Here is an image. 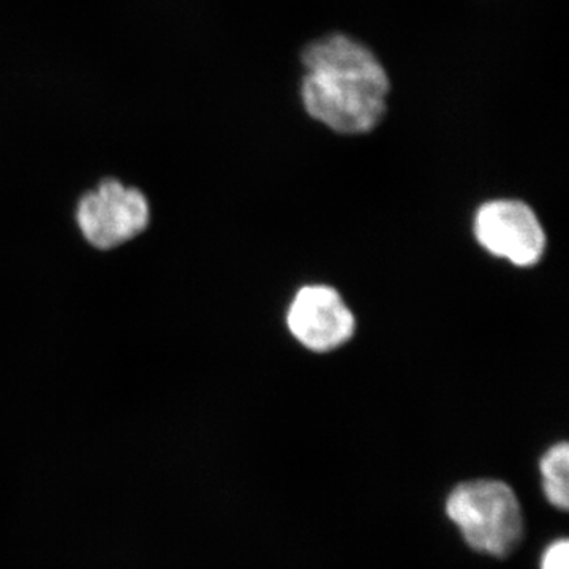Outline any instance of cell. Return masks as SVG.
I'll use <instances>...</instances> for the list:
<instances>
[{
    "label": "cell",
    "instance_id": "obj_1",
    "mask_svg": "<svg viewBox=\"0 0 569 569\" xmlns=\"http://www.w3.org/2000/svg\"><path fill=\"white\" fill-rule=\"evenodd\" d=\"M307 114L340 134L372 132L387 114V70L361 41L332 33L302 51Z\"/></svg>",
    "mask_w": 569,
    "mask_h": 569
},
{
    "label": "cell",
    "instance_id": "obj_2",
    "mask_svg": "<svg viewBox=\"0 0 569 569\" xmlns=\"http://www.w3.org/2000/svg\"><path fill=\"white\" fill-rule=\"evenodd\" d=\"M463 541L486 556L503 559L523 538L522 507L515 490L498 479L460 482L445 503Z\"/></svg>",
    "mask_w": 569,
    "mask_h": 569
},
{
    "label": "cell",
    "instance_id": "obj_3",
    "mask_svg": "<svg viewBox=\"0 0 569 569\" xmlns=\"http://www.w3.org/2000/svg\"><path fill=\"white\" fill-rule=\"evenodd\" d=\"M82 238L100 250L116 249L140 236L151 223V206L141 190L104 179L82 194L77 208Z\"/></svg>",
    "mask_w": 569,
    "mask_h": 569
},
{
    "label": "cell",
    "instance_id": "obj_4",
    "mask_svg": "<svg viewBox=\"0 0 569 569\" xmlns=\"http://www.w3.org/2000/svg\"><path fill=\"white\" fill-rule=\"evenodd\" d=\"M475 239L486 252L518 268L542 260L548 236L531 206L512 198L481 204L473 217Z\"/></svg>",
    "mask_w": 569,
    "mask_h": 569
},
{
    "label": "cell",
    "instance_id": "obj_5",
    "mask_svg": "<svg viewBox=\"0 0 569 569\" xmlns=\"http://www.w3.org/2000/svg\"><path fill=\"white\" fill-rule=\"evenodd\" d=\"M287 326L296 342L312 353H331L353 339L356 317L331 284L299 288L287 310Z\"/></svg>",
    "mask_w": 569,
    "mask_h": 569
},
{
    "label": "cell",
    "instance_id": "obj_6",
    "mask_svg": "<svg viewBox=\"0 0 569 569\" xmlns=\"http://www.w3.org/2000/svg\"><path fill=\"white\" fill-rule=\"evenodd\" d=\"M542 490L553 508L567 511L569 507V447L567 441L552 445L539 460Z\"/></svg>",
    "mask_w": 569,
    "mask_h": 569
},
{
    "label": "cell",
    "instance_id": "obj_7",
    "mask_svg": "<svg viewBox=\"0 0 569 569\" xmlns=\"http://www.w3.org/2000/svg\"><path fill=\"white\" fill-rule=\"evenodd\" d=\"M539 569H569V542L567 538L550 542L541 557Z\"/></svg>",
    "mask_w": 569,
    "mask_h": 569
}]
</instances>
